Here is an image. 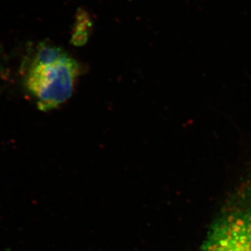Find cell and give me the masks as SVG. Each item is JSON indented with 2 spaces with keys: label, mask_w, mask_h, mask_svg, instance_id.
Wrapping results in <instances>:
<instances>
[{
  "label": "cell",
  "mask_w": 251,
  "mask_h": 251,
  "mask_svg": "<svg viewBox=\"0 0 251 251\" xmlns=\"http://www.w3.org/2000/svg\"><path fill=\"white\" fill-rule=\"evenodd\" d=\"M84 68L63 48L41 43L28 50L22 62V84L38 109L50 111L74 95Z\"/></svg>",
  "instance_id": "6da1fadb"
},
{
  "label": "cell",
  "mask_w": 251,
  "mask_h": 251,
  "mask_svg": "<svg viewBox=\"0 0 251 251\" xmlns=\"http://www.w3.org/2000/svg\"><path fill=\"white\" fill-rule=\"evenodd\" d=\"M200 251H251V165L216 216Z\"/></svg>",
  "instance_id": "7a4b0ae2"
}]
</instances>
